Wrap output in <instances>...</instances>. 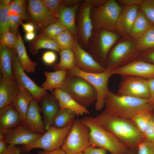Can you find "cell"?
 I'll return each mask as SVG.
<instances>
[{
	"mask_svg": "<svg viewBox=\"0 0 154 154\" xmlns=\"http://www.w3.org/2000/svg\"><path fill=\"white\" fill-rule=\"evenodd\" d=\"M95 121L130 149H136L143 137L130 119L116 116L103 111Z\"/></svg>",
	"mask_w": 154,
	"mask_h": 154,
	"instance_id": "6da1fadb",
	"label": "cell"
},
{
	"mask_svg": "<svg viewBox=\"0 0 154 154\" xmlns=\"http://www.w3.org/2000/svg\"><path fill=\"white\" fill-rule=\"evenodd\" d=\"M105 110L112 115L130 119L137 113L143 111L151 112L154 105L149 99L120 96L109 91L104 100Z\"/></svg>",
	"mask_w": 154,
	"mask_h": 154,
	"instance_id": "7a4b0ae2",
	"label": "cell"
},
{
	"mask_svg": "<svg viewBox=\"0 0 154 154\" xmlns=\"http://www.w3.org/2000/svg\"><path fill=\"white\" fill-rule=\"evenodd\" d=\"M81 120L90 129L91 145L104 149L111 154H127L130 150L99 124L94 117L85 116Z\"/></svg>",
	"mask_w": 154,
	"mask_h": 154,
	"instance_id": "3957f363",
	"label": "cell"
},
{
	"mask_svg": "<svg viewBox=\"0 0 154 154\" xmlns=\"http://www.w3.org/2000/svg\"><path fill=\"white\" fill-rule=\"evenodd\" d=\"M81 106L86 108L97 100V93L93 86L82 77L67 74L60 89Z\"/></svg>",
	"mask_w": 154,
	"mask_h": 154,
	"instance_id": "277c9868",
	"label": "cell"
},
{
	"mask_svg": "<svg viewBox=\"0 0 154 154\" xmlns=\"http://www.w3.org/2000/svg\"><path fill=\"white\" fill-rule=\"evenodd\" d=\"M90 145L89 128L81 119H75L60 148L66 154H77Z\"/></svg>",
	"mask_w": 154,
	"mask_h": 154,
	"instance_id": "5b68a950",
	"label": "cell"
},
{
	"mask_svg": "<svg viewBox=\"0 0 154 154\" xmlns=\"http://www.w3.org/2000/svg\"><path fill=\"white\" fill-rule=\"evenodd\" d=\"M73 122L63 128L51 127L35 141L29 144L23 145L21 147V154L28 153L32 149L35 148H40L45 151H50L60 148Z\"/></svg>",
	"mask_w": 154,
	"mask_h": 154,
	"instance_id": "8992f818",
	"label": "cell"
},
{
	"mask_svg": "<svg viewBox=\"0 0 154 154\" xmlns=\"http://www.w3.org/2000/svg\"><path fill=\"white\" fill-rule=\"evenodd\" d=\"M121 11V7L116 1L107 0L91 11V18L93 25L98 28L115 31L116 30L117 22Z\"/></svg>",
	"mask_w": 154,
	"mask_h": 154,
	"instance_id": "52a82bcc",
	"label": "cell"
},
{
	"mask_svg": "<svg viewBox=\"0 0 154 154\" xmlns=\"http://www.w3.org/2000/svg\"><path fill=\"white\" fill-rule=\"evenodd\" d=\"M67 74L82 77L93 86L98 96L95 109L97 111L102 109L104 106V99L109 91L108 82L110 76L112 75L111 70L106 69L104 72L101 73H87L82 71L75 67L68 70Z\"/></svg>",
	"mask_w": 154,
	"mask_h": 154,
	"instance_id": "ba28073f",
	"label": "cell"
},
{
	"mask_svg": "<svg viewBox=\"0 0 154 154\" xmlns=\"http://www.w3.org/2000/svg\"><path fill=\"white\" fill-rule=\"evenodd\" d=\"M121 76L117 94L140 99H149L148 80L133 76Z\"/></svg>",
	"mask_w": 154,
	"mask_h": 154,
	"instance_id": "9c48e42d",
	"label": "cell"
},
{
	"mask_svg": "<svg viewBox=\"0 0 154 154\" xmlns=\"http://www.w3.org/2000/svg\"><path fill=\"white\" fill-rule=\"evenodd\" d=\"M12 66L15 80L19 87L27 89L37 101L47 94L46 91L37 85L26 74L21 66L14 49H12Z\"/></svg>",
	"mask_w": 154,
	"mask_h": 154,
	"instance_id": "30bf717a",
	"label": "cell"
},
{
	"mask_svg": "<svg viewBox=\"0 0 154 154\" xmlns=\"http://www.w3.org/2000/svg\"><path fill=\"white\" fill-rule=\"evenodd\" d=\"M27 9L30 22L40 31L50 24L58 21L41 0L28 1Z\"/></svg>",
	"mask_w": 154,
	"mask_h": 154,
	"instance_id": "8fae6325",
	"label": "cell"
},
{
	"mask_svg": "<svg viewBox=\"0 0 154 154\" xmlns=\"http://www.w3.org/2000/svg\"><path fill=\"white\" fill-rule=\"evenodd\" d=\"M137 52L134 50L132 44L125 41L117 45L111 52L106 68V70H111L128 63L137 56Z\"/></svg>",
	"mask_w": 154,
	"mask_h": 154,
	"instance_id": "7c38bea8",
	"label": "cell"
},
{
	"mask_svg": "<svg viewBox=\"0 0 154 154\" xmlns=\"http://www.w3.org/2000/svg\"><path fill=\"white\" fill-rule=\"evenodd\" d=\"M112 75H130L147 80L154 79V64L143 60H136L111 70Z\"/></svg>",
	"mask_w": 154,
	"mask_h": 154,
	"instance_id": "4fadbf2b",
	"label": "cell"
},
{
	"mask_svg": "<svg viewBox=\"0 0 154 154\" xmlns=\"http://www.w3.org/2000/svg\"><path fill=\"white\" fill-rule=\"evenodd\" d=\"M43 134L34 132L23 124L14 128L0 132L4 142L14 145H27L35 141Z\"/></svg>",
	"mask_w": 154,
	"mask_h": 154,
	"instance_id": "5bb4252c",
	"label": "cell"
},
{
	"mask_svg": "<svg viewBox=\"0 0 154 154\" xmlns=\"http://www.w3.org/2000/svg\"><path fill=\"white\" fill-rule=\"evenodd\" d=\"M72 50L75 56V67L80 70L87 73H99L106 70L105 67L81 47L76 39Z\"/></svg>",
	"mask_w": 154,
	"mask_h": 154,
	"instance_id": "9a60e30c",
	"label": "cell"
},
{
	"mask_svg": "<svg viewBox=\"0 0 154 154\" xmlns=\"http://www.w3.org/2000/svg\"><path fill=\"white\" fill-rule=\"evenodd\" d=\"M46 131L53 126L54 119L61 109L59 102L52 93L44 96L39 101Z\"/></svg>",
	"mask_w": 154,
	"mask_h": 154,
	"instance_id": "2e32d148",
	"label": "cell"
},
{
	"mask_svg": "<svg viewBox=\"0 0 154 154\" xmlns=\"http://www.w3.org/2000/svg\"><path fill=\"white\" fill-rule=\"evenodd\" d=\"M37 102L34 98L31 101L23 124L34 132L44 134L46 130L41 119Z\"/></svg>",
	"mask_w": 154,
	"mask_h": 154,
	"instance_id": "e0dca14e",
	"label": "cell"
},
{
	"mask_svg": "<svg viewBox=\"0 0 154 154\" xmlns=\"http://www.w3.org/2000/svg\"><path fill=\"white\" fill-rule=\"evenodd\" d=\"M23 123L21 116L11 104L0 109V132L16 127Z\"/></svg>",
	"mask_w": 154,
	"mask_h": 154,
	"instance_id": "ac0fdd59",
	"label": "cell"
},
{
	"mask_svg": "<svg viewBox=\"0 0 154 154\" xmlns=\"http://www.w3.org/2000/svg\"><path fill=\"white\" fill-rule=\"evenodd\" d=\"M62 3L58 8L57 20L74 37L77 33L75 18L79 4L77 3L72 7H68Z\"/></svg>",
	"mask_w": 154,
	"mask_h": 154,
	"instance_id": "d6986e66",
	"label": "cell"
},
{
	"mask_svg": "<svg viewBox=\"0 0 154 154\" xmlns=\"http://www.w3.org/2000/svg\"><path fill=\"white\" fill-rule=\"evenodd\" d=\"M20 90V88L15 79L2 77L0 80V109L11 104Z\"/></svg>",
	"mask_w": 154,
	"mask_h": 154,
	"instance_id": "ffe728a7",
	"label": "cell"
},
{
	"mask_svg": "<svg viewBox=\"0 0 154 154\" xmlns=\"http://www.w3.org/2000/svg\"><path fill=\"white\" fill-rule=\"evenodd\" d=\"M137 6H127L121 11L117 22L116 28L122 34L130 35L138 12Z\"/></svg>",
	"mask_w": 154,
	"mask_h": 154,
	"instance_id": "44dd1931",
	"label": "cell"
},
{
	"mask_svg": "<svg viewBox=\"0 0 154 154\" xmlns=\"http://www.w3.org/2000/svg\"><path fill=\"white\" fill-rule=\"evenodd\" d=\"M58 101L61 109L67 108L74 111L76 116L89 114V111L86 108L81 106L68 94L61 89L54 90L52 92Z\"/></svg>",
	"mask_w": 154,
	"mask_h": 154,
	"instance_id": "7402d4cb",
	"label": "cell"
},
{
	"mask_svg": "<svg viewBox=\"0 0 154 154\" xmlns=\"http://www.w3.org/2000/svg\"><path fill=\"white\" fill-rule=\"evenodd\" d=\"M68 70H62L54 72H44L46 80L41 86L45 90L51 92L55 89H60L65 79Z\"/></svg>",
	"mask_w": 154,
	"mask_h": 154,
	"instance_id": "603a6c76",
	"label": "cell"
},
{
	"mask_svg": "<svg viewBox=\"0 0 154 154\" xmlns=\"http://www.w3.org/2000/svg\"><path fill=\"white\" fill-rule=\"evenodd\" d=\"M14 49L21 66L23 70L27 73H34L37 63L36 62L32 61L29 57L19 31L17 43Z\"/></svg>",
	"mask_w": 154,
	"mask_h": 154,
	"instance_id": "cb8c5ba5",
	"label": "cell"
},
{
	"mask_svg": "<svg viewBox=\"0 0 154 154\" xmlns=\"http://www.w3.org/2000/svg\"><path fill=\"white\" fill-rule=\"evenodd\" d=\"M92 7L85 5L80 13L79 19V29L84 41L88 42L91 36L93 25L91 18Z\"/></svg>",
	"mask_w": 154,
	"mask_h": 154,
	"instance_id": "d4e9b609",
	"label": "cell"
},
{
	"mask_svg": "<svg viewBox=\"0 0 154 154\" xmlns=\"http://www.w3.org/2000/svg\"><path fill=\"white\" fill-rule=\"evenodd\" d=\"M28 48L33 55L37 54L41 48L53 50L59 53L60 50L57 44L53 39L50 38L40 33L29 44Z\"/></svg>",
	"mask_w": 154,
	"mask_h": 154,
	"instance_id": "484cf974",
	"label": "cell"
},
{
	"mask_svg": "<svg viewBox=\"0 0 154 154\" xmlns=\"http://www.w3.org/2000/svg\"><path fill=\"white\" fill-rule=\"evenodd\" d=\"M12 49L5 45L0 46V68L2 77L15 79L12 66Z\"/></svg>",
	"mask_w": 154,
	"mask_h": 154,
	"instance_id": "4316f807",
	"label": "cell"
},
{
	"mask_svg": "<svg viewBox=\"0 0 154 154\" xmlns=\"http://www.w3.org/2000/svg\"><path fill=\"white\" fill-rule=\"evenodd\" d=\"M19 88V93L11 104L21 115L24 122L30 104L34 98L27 89Z\"/></svg>",
	"mask_w": 154,
	"mask_h": 154,
	"instance_id": "83f0119b",
	"label": "cell"
},
{
	"mask_svg": "<svg viewBox=\"0 0 154 154\" xmlns=\"http://www.w3.org/2000/svg\"><path fill=\"white\" fill-rule=\"evenodd\" d=\"M153 24L142 11H138L130 35L138 40Z\"/></svg>",
	"mask_w": 154,
	"mask_h": 154,
	"instance_id": "f1b7e54d",
	"label": "cell"
},
{
	"mask_svg": "<svg viewBox=\"0 0 154 154\" xmlns=\"http://www.w3.org/2000/svg\"><path fill=\"white\" fill-rule=\"evenodd\" d=\"M117 35L112 31L104 30L100 36L99 55L102 60L106 58L109 50L117 40Z\"/></svg>",
	"mask_w": 154,
	"mask_h": 154,
	"instance_id": "f546056e",
	"label": "cell"
},
{
	"mask_svg": "<svg viewBox=\"0 0 154 154\" xmlns=\"http://www.w3.org/2000/svg\"><path fill=\"white\" fill-rule=\"evenodd\" d=\"M59 62L53 65L55 71L62 70H69L75 67V56L73 50L70 49L61 50L59 53Z\"/></svg>",
	"mask_w": 154,
	"mask_h": 154,
	"instance_id": "4dcf8cb0",
	"label": "cell"
},
{
	"mask_svg": "<svg viewBox=\"0 0 154 154\" xmlns=\"http://www.w3.org/2000/svg\"><path fill=\"white\" fill-rule=\"evenodd\" d=\"M137 45L138 51H147L154 49V24L137 40Z\"/></svg>",
	"mask_w": 154,
	"mask_h": 154,
	"instance_id": "1f68e13d",
	"label": "cell"
},
{
	"mask_svg": "<svg viewBox=\"0 0 154 154\" xmlns=\"http://www.w3.org/2000/svg\"><path fill=\"white\" fill-rule=\"evenodd\" d=\"M76 116V113L71 110L61 109L54 119L53 126L58 128H64L73 122Z\"/></svg>",
	"mask_w": 154,
	"mask_h": 154,
	"instance_id": "d6a6232c",
	"label": "cell"
},
{
	"mask_svg": "<svg viewBox=\"0 0 154 154\" xmlns=\"http://www.w3.org/2000/svg\"><path fill=\"white\" fill-rule=\"evenodd\" d=\"M152 116L153 114L151 112L143 111L136 114L130 120L143 136L147 127Z\"/></svg>",
	"mask_w": 154,
	"mask_h": 154,
	"instance_id": "836d02e7",
	"label": "cell"
},
{
	"mask_svg": "<svg viewBox=\"0 0 154 154\" xmlns=\"http://www.w3.org/2000/svg\"><path fill=\"white\" fill-rule=\"evenodd\" d=\"M11 0L0 1V35H2L8 31V13Z\"/></svg>",
	"mask_w": 154,
	"mask_h": 154,
	"instance_id": "e575fe53",
	"label": "cell"
},
{
	"mask_svg": "<svg viewBox=\"0 0 154 154\" xmlns=\"http://www.w3.org/2000/svg\"><path fill=\"white\" fill-rule=\"evenodd\" d=\"M76 39L68 31L62 33L54 40L57 44L60 50L66 49L73 50Z\"/></svg>",
	"mask_w": 154,
	"mask_h": 154,
	"instance_id": "d590c367",
	"label": "cell"
},
{
	"mask_svg": "<svg viewBox=\"0 0 154 154\" xmlns=\"http://www.w3.org/2000/svg\"><path fill=\"white\" fill-rule=\"evenodd\" d=\"M67 30L65 27L59 21L53 22L40 31V33L47 37L54 39L63 32Z\"/></svg>",
	"mask_w": 154,
	"mask_h": 154,
	"instance_id": "8d00e7d4",
	"label": "cell"
},
{
	"mask_svg": "<svg viewBox=\"0 0 154 154\" xmlns=\"http://www.w3.org/2000/svg\"><path fill=\"white\" fill-rule=\"evenodd\" d=\"M26 1L24 0L11 1L9 5L10 10L16 12L20 15L23 20L30 22L26 9Z\"/></svg>",
	"mask_w": 154,
	"mask_h": 154,
	"instance_id": "74e56055",
	"label": "cell"
},
{
	"mask_svg": "<svg viewBox=\"0 0 154 154\" xmlns=\"http://www.w3.org/2000/svg\"><path fill=\"white\" fill-rule=\"evenodd\" d=\"M8 15V31L18 35V27L22 23L23 19L19 14L13 11L10 10Z\"/></svg>",
	"mask_w": 154,
	"mask_h": 154,
	"instance_id": "f35d334b",
	"label": "cell"
},
{
	"mask_svg": "<svg viewBox=\"0 0 154 154\" xmlns=\"http://www.w3.org/2000/svg\"><path fill=\"white\" fill-rule=\"evenodd\" d=\"M18 38V35L9 31L0 36V45H5L11 49H15Z\"/></svg>",
	"mask_w": 154,
	"mask_h": 154,
	"instance_id": "ab89813d",
	"label": "cell"
},
{
	"mask_svg": "<svg viewBox=\"0 0 154 154\" xmlns=\"http://www.w3.org/2000/svg\"><path fill=\"white\" fill-rule=\"evenodd\" d=\"M142 11L154 24V0H144L140 5Z\"/></svg>",
	"mask_w": 154,
	"mask_h": 154,
	"instance_id": "60d3db41",
	"label": "cell"
},
{
	"mask_svg": "<svg viewBox=\"0 0 154 154\" xmlns=\"http://www.w3.org/2000/svg\"><path fill=\"white\" fill-rule=\"evenodd\" d=\"M21 147L8 144L3 141L0 135V154H21Z\"/></svg>",
	"mask_w": 154,
	"mask_h": 154,
	"instance_id": "b9f144b4",
	"label": "cell"
},
{
	"mask_svg": "<svg viewBox=\"0 0 154 154\" xmlns=\"http://www.w3.org/2000/svg\"><path fill=\"white\" fill-rule=\"evenodd\" d=\"M137 154H154V143L143 139L137 147Z\"/></svg>",
	"mask_w": 154,
	"mask_h": 154,
	"instance_id": "7bdbcfd3",
	"label": "cell"
},
{
	"mask_svg": "<svg viewBox=\"0 0 154 154\" xmlns=\"http://www.w3.org/2000/svg\"><path fill=\"white\" fill-rule=\"evenodd\" d=\"M41 1L46 8L57 20L58 8L59 5L62 3L64 0H41Z\"/></svg>",
	"mask_w": 154,
	"mask_h": 154,
	"instance_id": "ee69618b",
	"label": "cell"
},
{
	"mask_svg": "<svg viewBox=\"0 0 154 154\" xmlns=\"http://www.w3.org/2000/svg\"><path fill=\"white\" fill-rule=\"evenodd\" d=\"M144 139L154 143V116L151 119L143 135Z\"/></svg>",
	"mask_w": 154,
	"mask_h": 154,
	"instance_id": "f6af8a7d",
	"label": "cell"
},
{
	"mask_svg": "<svg viewBox=\"0 0 154 154\" xmlns=\"http://www.w3.org/2000/svg\"><path fill=\"white\" fill-rule=\"evenodd\" d=\"M57 59L55 53L52 51L44 52L42 55V59L44 62L48 65H53Z\"/></svg>",
	"mask_w": 154,
	"mask_h": 154,
	"instance_id": "bcb514c9",
	"label": "cell"
},
{
	"mask_svg": "<svg viewBox=\"0 0 154 154\" xmlns=\"http://www.w3.org/2000/svg\"><path fill=\"white\" fill-rule=\"evenodd\" d=\"M107 151L104 149L90 145L83 152L84 154H107Z\"/></svg>",
	"mask_w": 154,
	"mask_h": 154,
	"instance_id": "7dc6e473",
	"label": "cell"
},
{
	"mask_svg": "<svg viewBox=\"0 0 154 154\" xmlns=\"http://www.w3.org/2000/svg\"><path fill=\"white\" fill-rule=\"evenodd\" d=\"M149 92V100L150 102L154 105V79L148 80Z\"/></svg>",
	"mask_w": 154,
	"mask_h": 154,
	"instance_id": "c3c4849f",
	"label": "cell"
},
{
	"mask_svg": "<svg viewBox=\"0 0 154 154\" xmlns=\"http://www.w3.org/2000/svg\"><path fill=\"white\" fill-rule=\"evenodd\" d=\"M142 57L145 61L154 64V49L145 52Z\"/></svg>",
	"mask_w": 154,
	"mask_h": 154,
	"instance_id": "681fc988",
	"label": "cell"
},
{
	"mask_svg": "<svg viewBox=\"0 0 154 154\" xmlns=\"http://www.w3.org/2000/svg\"><path fill=\"white\" fill-rule=\"evenodd\" d=\"M106 0H86L85 1V5L89 6L92 8L95 6H100L106 1Z\"/></svg>",
	"mask_w": 154,
	"mask_h": 154,
	"instance_id": "f907efd6",
	"label": "cell"
},
{
	"mask_svg": "<svg viewBox=\"0 0 154 154\" xmlns=\"http://www.w3.org/2000/svg\"><path fill=\"white\" fill-rule=\"evenodd\" d=\"M143 0H122L120 1L122 4L126 6L140 5Z\"/></svg>",
	"mask_w": 154,
	"mask_h": 154,
	"instance_id": "816d5d0a",
	"label": "cell"
},
{
	"mask_svg": "<svg viewBox=\"0 0 154 154\" xmlns=\"http://www.w3.org/2000/svg\"><path fill=\"white\" fill-rule=\"evenodd\" d=\"M21 25L24 30L26 33L33 32L35 29L34 25L30 22L25 23H22Z\"/></svg>",
	"mask_w": 154,
	"mask_h": 154,
	"instance_id": "f5cc1de1",
	"label": "cell"
},
{
	"mask_svg": "<svg viewBox=\"0 0 154 154\" xmlns=\"http://www.w3.org/2000/svg\"><path fill=\"white\" fill-rule=\"evenodd\" d=\"M38 154H66L61 148L50 151L44 150L38 152Z\"/></svg>",
	"mask_w": 154,
	"mask_h": 154,
	"instance_id": "db71d44e",
	"label": "cell"
},
{
	"mask_svg": "<svg viewBox=\"0 0 154 154\" xmlns=\"http://www.w3.org/2000/svg\"><path fill=\"white\" fill-rule=\"evenodd\" d=\"M35 34L34 32L26 33L25 35V38L27 40L32 41L35 38Z\"/></svg>",
	"mask_w": 154,
	"mask_h": 154,
	"instance_id": "11a10c76",
	"label": "cell"
},
{
	"mask_svg": "<svg viewBox=\"0 0 154 154\" xmlns=\"http://www.w3.org/2000/svg\"><path fill=\"white\" fill-rule=\"evenodd\" d=\"M136 149H130L127 154H137V152L135 151Z\"/></svg>",
	"mask_w": 154,
	"mask_h": 154,
	"instance_id": "9f6ffc18",
	"label": "cell"
},
{
	"mask_svg": "<svg viewBox=\"0 0 154 154\" xmlns=\"http://www.w3.org/2000/svg\"><path fill=\"white\" fill-rule=\"evenodd\" d=\"M77 154H84L83 152H81Z\"/></svg>",
	"mask_w": 154,
	"mask_h": 154,
	"instance_id": "6f0895ef",
	"label": "cell"
},
{
	"mask_svg": "<svg viewBox=\"0 0 154 154\" xmlns=\"http://www.w3.org/2000/svg\"><path fill=\"white\" fill-rule=\"evenodd\" d=\"M153 114V115L154 116V112Z\"/></svg>",
	"mask_w": 154,
	"mask_h": 154,
	"instance_id": "680465c9",
	"label": "cell"
}]
</instances>
